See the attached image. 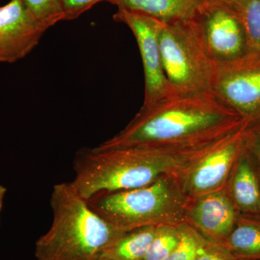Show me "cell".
<instances>
[{
    "label": "cell",
    "mask_w": 260,
    "mask_h": 260,
    "mask_svg": "<svg viewBox=\"0 0 260 260\" xmlns=\"http://www.w3.org/2000/svg\"><path fill=\"white\" fill-rule=\"evenodd\" d=\"M244 126L247 123L211 91L177 95L142 107L124 129L95 148L194 144L223 138Z\"/></svg>",
    "instance_id": "cell-1"
},
{
    "label": "cell",
    "mask_w": 260,
    "mask_h": 260,
    "mask_svg": "<svg viewBox=\"0 0 260 260\" xmlns=\"http://www.w3.org/2000/svg\"><path fill=\"white\" fill-rule=\"evenodd\" d=\"M52 223L35 246L37 260H99L124 234L98 215L70 182L53 186Z\"/></svg>",
    "instance_id": "cell-2"
},
{
    "label": "cell",
    "mask_w": 260,
    "mask_h": 260,
    "mask_svg": "<svg viewBox=\"0 0 260 260\" xmlns=\"http://www.w3.org/2000/svg\"><path fill=\"white\" fill-rule=\"evenodd\" d=\"M174 160L159 146L99 149L85 148L75 154L72 186L88 200L101 192L126 190L152 184L169 175Z\"/></svg>",
    "instance_id": "cell-3"
},
{
    "label": "cell",
    "mask_w": 260,
    "mask_h": 260,
    "mask_svg": "<svg viewBox=\"0 0 260 260\" xmlns=\"http://www.w3.org/2000/svg\"><path fill=\"white\" fill-rule=\"evenodd\" d=\"M181 179L166 176L141 187L99 193L87 201L94 212L121 232L179 225L185 221L189 203Z\"/></svg>",
    "instance_id": "cell-4"
},
{
    "label": "cell",
    "mask_w": 260,
    "mask_h": 260,
    "mask_svg": "<svg viewBox=\"0 0 260 260\" xmlns=\"http://www.w3.org/2000/svg\"><path fill=\"white\" fill-rule=\"evenodd\" d=\"M159 42L164 73L176 95L211 91L215 65L187 22L164 23Z\"/></svg>",
    "instance_id": "cell-5"
},
{
    "label": "cell",
    "mask_w": 260,
    "mask_h": 260,
    "mask_svg": "<svg viewBox=\"0 0 260 260\" xmlns=\"http://www.w3.org/2000/svg\"><path fill=\"white\" fill-rule=\"evenodd\" d=\"M187 23L214 65L226 64L249 53L240 15L229 5L208 0Z\"/></svg>",
    "instance_id": "cell-6"
},
{
    "label": "cell",
    "mask_w": 260,
    "mask_h": 260,
    "mask_svg": "<svg viewBox=\"0 0 260 260\" xmlns=\"http://www.w3.org/2000/svg\"><path fill=\"white\" fill-rule=\"evenodd\" d=\"M211 92L237 113L249 129L260 131V54L215 65Z\"/></svg>",
    "instance_id": "cell-7"
},
{
    "label": "cell",
    "mask_w": 260,
    "mask_h": 260,
    "mask_svg": "<svg viewBox=\"0 0 260 260\" xmlns=\"http://www.w3.org/2000/svg\"><path fill=\"white\" fill-rule=\"evenodd\" d=\"M114 19L129 27L139 47L145 77L143 107H150L177 96L168 82L162 68L159 36L164 23L148 15L123 9H118Z\"/></svg>",
    "instance_id": "cell-8"
},
{
    "label": "cell",
    "mask_w": 260,
    "mask_h": 260,
    "mask_svg": "<svg viewBox=\"0 0 260 260\" xmlns=\"http://www.w3.org/2000/svg\"><path fill=\"white\" fill-rule=\"evenodd\" d=\"M248 126L236 132L205 155L181 179L189 200L226 187L239 155L245 146Z\"/></svg>",
    "instance_id": "cell-9"
},
{
    "label": "cell",
    "mask_w": 260,
    "mask_h": 260,
    "mask_svg": "<svg viewBox=\"0 0 260 260\" xmlns=\"http://www.w3.org/2000/svg\"><path fill=\"white\" fill-rule=\"evenodd\" d=\"M47 29L22 0L0 7V63H14L28 55Z\"/></svg>",
    "instance_id": "cell-10"
},
{
    "label": "cell",
    "mask_w": 260,
    "mask_h": 260,
    "mask_svg": "<svg viewBox=\"0 0 260 260\" xmlns=\"http://www.w3.org/2000/svg\"><path fill=\"white\" fill-rule=\"evenodd\" d=\"M239 215L225 188L189 200L185 221L210 240L224 243Z\"/></svg>",
    "instance_id": "cell-11"
},
{
    "label": "cell",
    "mask_w": 260,
    "mask_h": 260,
    "mask_svg": "<svg viewBox=\"0 0 260 260\" xmlns=\"http://www.w3.org/2000/svg\"><path fill=\"white\" fill-rule=\"evenodd\" d=\"M225 189L240 215L260 217L259 181L246 143L234 165Z\"/></svg>",
    "instance_id": "cell-12"
},
{
    "label": "cell",
    "mask_w": 260,
    "mask_h": 260,
    "mask_svg": "<svg viewBox=\"0 0 260 260\" xmlns=\"http://www.w3.org/2000/svg\"><path fill=\"white\" fill-rule=\"evenodd\" d=\"M208 0H111L118 9L148 15L162 23L187 22Z\"/></svg>",
    "instance_id": "cell-13"
},
{
    "label": "cell",
    "mask_w": 260,
    "mask_h": 260,
    "mask_svg": "<svg viewBox=\"0 0 260 260\" xmlns=\"http://www.w3.org/2000/svg\"><path fill=\"white\" fill-rule=\"evenodd\" d=\"M224 244L237 260H260V217L239 214Z\"/></svg>",
    "instance_id": "cell-14"
},
{
    "label": "cell",
    "mask_w": 260,
    "mask_h": 260,
    "mask_svg": "<svg viewBox=\"0 0 260 260\" xmlns=\"http://www.w3.org/2000/svg\"><path fill=\"white\" fill-rule=\"evenodd\" d=\"M156 227H142L124 233L103 251L99 260H143L153 242Z\"/></svg>",
    "instance_id": "cell-15"
},
{
    "label": "cell",
    "mask_w": 260,
    "mask_h": 260,
    "mask_svg": "<svg viewBox=\"0 0 260 260\" xmlns=\"http://www.w3.org/2000/svg\"><path fill=\"white\" fill-rule=\"evenodd\" d=\"M209 239L192 225L180 224V238L174 250L164 260H194Z\"/></svg>",
    "instance_id": "cell-16"
},
{
    "label": "cell",
    "mask_w": 260,
    "mask_h": 260,
    "mask_svg": "<svg viewBox=\"0 0 260 260\" xmlns=\"http://www.w3.org/2000/svg\"><path fill=\"white\" fill-rule=\"evenodd\" d=\"M249 53L260 54V0H245L238 9Z\"/></svg>",
    "instance_id": "cell-17"
},
{
    "label": "cell",
    "mask_w": 260,
    "mask_h": 260,
    "mask_svg": "<svg viewBox=\"0 0 260 260\" xmlns=\"http://www.w3.org/2000/svg\"><path fill=\"white\" fill-rule=\"evenodd\" d=\"M179 238L180 224L157 226L153 242L143 260L165 259L177 246Z\"/></svg>",
    "instance_id": "cell-18"
},
{
    "label": "cell",
    "mask_w": 260,
    "mask_h": 260,
    "mask_svg": "<svg viewBox=\"0 0 260 260\" xmlns=\"http://www.w3.org/2000/svg\"><path fill=\"white\" fill-rule=\"evenodd\" d=\"M29 11L47 28L64 20L60 0H22Z\"/></svg>",
    "instance_id": "cell-19"
},
{
    "label": "cell",
    "mask_w": 260,
    "mask_h": 260,
    "mask_svg": "<svg viewBox=\"0 0 260 260\" xmlns=\"http://www.w3.org/2000/svg\"><path fill=\"white\" fill-rule=\"evenodd\" d=\"M194 260H237L224 243L209 239Z\"/></svg>",
    "instance_id": "cell-20"
},
{
    "label": "cell",
    "mask_w": 260,
    "mask_h": 260,
    "mask_svg": "<svg viewBox=\"0 0 260 260\" xmlns=\"http://www.w3.org/2000/svg\"><path fill=\"white\" fill-rule=\"evenodd\" d=\"M111 0H60L64 13V20H73L90 9L97 3Z\"/></svg>",
    "instance_id": "cell-21"
},
{
    "label": "cell",
    "mask_w": 260,
    "mask_h": 260,
    "mask_svg": "<svg viewBox=\"0 0 260 260\" xmlns=\"http://www.w3.org/2000/svg\"><path fill=\"white\" fill-rule=\"evenodd\" d=\"M246 147L255 166L260 185V131L249 129L246 136Z\"/></svg>",
    "instance_id": "cell-22"
},
{
    "label": "cell",
    "mask_w": 260,
    "mask_h": 260,
    "mask_svg": "<svg viewBox=\"0 0 260 260\" xmlns=\"http://www.w3.org/2000/svg\"><path fill=\"white\" fill-rule=\"evenodd\" d=\"M212 1L220 2V3L229 5V6L234 8V9L238 10L245 0H212Z\"/></svg>",
    "instance_id": "cell-23"
},
{
    "label": "cell",
    "mask_w": 260,
    "mask_h": 260,
    "mask_svg": "<svg viewBox=\"0 0 260 260\" xmlns=\"http://www.w3.org/2000/svg\"><path fill=\"white\" fill-rule=\"evenodd\" d=\"M6 191V188L0 184V211H1L2 208H3V199H4V197Z\"/></svg>",
    "instance_id": "cell-24"
}]
</instances>
